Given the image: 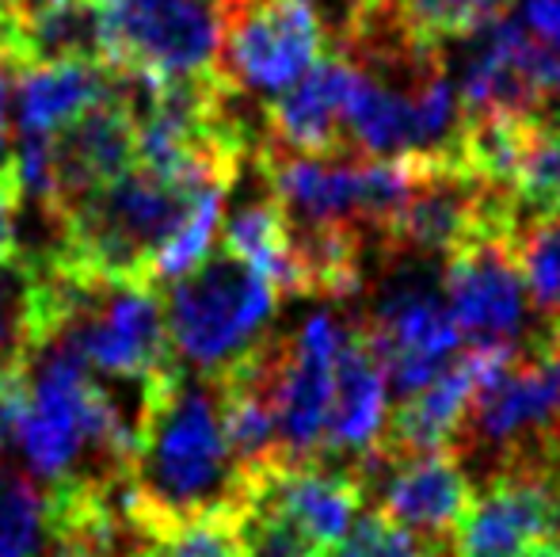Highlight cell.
<instances>
[{"label": "cell", "mask_w": 560, "mask_h": 557, "mask_svg": "<svg viewBox=\"0 0 560 557\" xmlns=\"http://www.w3.org/2000/svg\"><path fill=\"white\" fill-rule=\"evenodd\" d=\"M244 469L233 459L218 382L187 367H168L138 394V436L126 466V504L149 531L199 515L233 512Z\"/></svg>", "instance_id": "6da1fadb"}, {"label": "cell", "mask_w": 560, "mask_h": 557, "mask_svg": "<svg viewBox=\"0 0 560 557\" xmlns=\"http://www.w3.org/2000/svg\"><path fill=\"white\" fill-rule=\"evenodd\" d=\"M164 325L179 367L218 379L271 336L282 294L222 245L187 276L164 282Z\"/></svg>", "instance_id": "7a4b0ae2"}, {"label": "cell", "mask_w": 560, "mask_h": 557, "mask_svg": "<svg viewBox=\"0 0 560 557\" xmlns=\"http://www.w3.org/2000/svg\"><path fill=\"white\" fill-rule=\"evenodd\" d=\"M382 264L385 276L377 282L374 305L359 325L389 390L405 402L454 363L465 336L450 313L443 279L428 268V256L389 253Z\"/></svg>", "instance_id": "3957f363"}, {"label": "cell", "mask_w": 560, "mask_h": 557, "mask_svg": "<svg viewBox=\"0 0 560 557\" xmlns=\"http://www.w3.org/2000/svg\"><path fill=\"white\" fill-rule=\"evenodd\" d=\"M218 77L241 96H279L328 54L313 0H214Z\"/></svg>", "instance_id": "277c9868"}, {"label": "cell", "mask_w": 560, "mask_h": 557, "mask_svg": "<svg viewBox=\"0 0 560 557\" xmlns=\"http://www.w3.org/2000/svg\"><path fill=\"white\" fill-rule=\"evenodd\" d=\"M104 58L115 73L145 81H187L218 73L214 0H96Z\"/></svg>", "instance_id": "5b68a950"}, {"label": "cell", "mask_w": 560, "mask_h": 557, "mask_svg": "<svg viewBox=\"0 0 560 557\" xmlns=\"http://www.w3.org/2000/svg\"><path fill=\"white\" fill-rule=\"evenodd\" d=\"M347 321L351 317L317 310L290 336H275V428L279 462L287 466L325 462L336 405V356Z\"/></svg>", "instance_id": "8992f818"}, {"label": "cell", "mask_w": 560, "mask_h": 557, "mask_svg": "<svg viewBox=\"0 0 560 557\" xmlns=\"http://www.w3.org/2000/svg\"><path fill=\"white\" fill-rule=\"evenodd\" d=\"M457 100L465 119H549V107L560 104V50L503 15L472 35V50L457 73Z\"/></svg>", "instance_id": "52a82bcc"}, {"label": "cell", "mask_w": 560, "mask_h": 557, "mask_svg": "<svg viewBox=\"0 0 560 557\" xmlns=\"http://www.w3.org/2000/svg\"><path fill=\"white\" fill-rule=\"evenodd\" d=\"M446 260L443 290L469 348H518L530 336V298L511 253V233L485 230Z\"/></svg>", "instance_id": "ba28073f"}, {"label": "cell", "mask_w": 560, "mask_h": 557, "mask_svg": "<svg viewBox=\"0 0 560 557\" xmlns=\"http://www.w3.org/2000/svg\"><path fill=\"white\" fill-rule=\"evenodd\" d=\"M351 474L359 477L362 497H370L374 489L377 512H385L393 523L416 531V535L435 538V543H454V531L462 527L465 512L477 497L469 474H465V462L450 446L397 462L366 454L362 462H354Z\"/></svg>", "instance_id": "9c48e42d"}, {"label": "cell", "mask_w": 560, "mask_h": 557, "mask_svg": "<svg viewBox=\"0 0 560 557\" xmlns=\"http://www.w3.org/2000/svg\"><path fill=\"white\" fill-rule=\"evenodd\" d=\"M133 164H138V123L118 100L115 81L112 100L96 104L50 138V202L43 207V218H54L61 207L96 192L100 184H112Z\"/></svg>", "instance_id": "30bf717a"}, {"label": "cell", "mask_w": 560, "mask_h": 557, "mask_svg": "<svg viewBox=\"0 0 560 557\" xmlns=\"http://www.w3.org/2000/svg\"><path fill=\"white\" fill-rule=\"evenodd\" d=\"M354 61L325 54L302 81L264 104V146L294 156H347V100Z\"/></svg>", "instance_id": "8fae6325"}, {"label": "cell", "mask_w": 560, "mask_h": 557, "mask_svg": "<svg viewBox=\"0 0 560 557\" xmlns=\"http://www.w3.org/2000/svg\"><path fill=\"white\" fill-rule=\"evenodd\" d=\"M244 481L264 497H271L325 550H332L351 531L354 515L366 500L351 469H336L325 462H302V466L267 462V466L244 469Z\"/></svg>", "instance_id": "7c38bea8"}, {"label": "cell", "mask_w": 560, "mask_h": 557, "mask_svg": "<svg viewBox=\"0 0 560 557\" xmlns=\"http://www.w3.org/2000/svg\"><path fill=\"white\" fill-rule=\"evenodd\" d=\"M385 423H389V382H385L382 363L362 336L359 317H351L336 356V405L325 462H362L382 443Z\"/></svg>", "instance_id": "4fadbf2b"}, {"label": "cell", "mask_w": 560, "mask_h": 557, "mask_svg": "<svg viewBox=\"0 0 560 557\" xmlns=\"http://www.w3.org/2000/svg\"><path fill=\"white\" fill-rule=\"evenodd\" d=\"M115 69L100 61H58V66H23L15 73V135L54 138L84 112L115 96Z\"/></svg>", "instance_id": "5bb4252c"}, {"label": "cell", "mask_w": 560, "mask_h": 557, "mask_svg": "<svg viewBox=\"0 0 560 557\" xmlns=\"http://www.w3.org/2000/svg\"><path fill=\"white\" fill-rule=\"evenodd\" d=\"M503 195L515 214V230L560 218V127L553 119H534L526 127Z\"/></svg>", "instance_id": "9a60e30c"}, {"label": "cell", "mask_w": 560, "mask_h": 557, "mask_svg": "<svg viewBox=\"0 0 560 557\" xmlns=\"http://www.w3.org/2000/svg\"><path fill=\"white\" fill-rule=\"evenodd\" d=\"M233 535L241 557H328L271 497L241 485V500L233 508Z\"/></svg>", "instance_id": "2e32d148"}, {"label": "cell", "mask_w": 560, "mask_h": 557, "mask_svg": "<svg viewBox=\"0 0 560 557\" xmlns=\"http://www.w3.org/2000/svg\"><path fill=\"white\" fill-rule=\"evenodd\" d=\"M400 31L416 46L443 50L450 38H472L488 23L503 20L511 0H389Z\"/></svg>", "instance_id": "e0dca14e"}, {"label": "cell", "mask_w": 560, "mask_h": 557, "mask_svg": "<svg viewBox=\"0 0 560 557\" xmlns=\"http://www.w3.org/2000/svg\"><path fill=\"white\" fill-rule=\"evenodd\" d=\"M46 543V492L27 469L0 459V557H38Z\"/></svg>", "instance_id": "ac0fdd59"}, {"label": "cell", "mask_w": 560, "mask_h": 557, "mask_svg": "<svg viewBox=\"0 0 560 557\" xmlns=\"http://www.w3.org/2000/svg\"><path fill=\"white\" fill-rule=\"evenodd\" d=\"M518 276L526 282V298L541 321L560 325V218L534 222L511 233Z\"/></svg>", "instance_id": "d6986e66"}, {"label": "cell", "mask_w": 560, "mask_h": 557, "mask_svg": "<svg viewBox=\"0 0 560 557\" xmlns=\"http://www.w3.org/2000/svg\"><path fill=\"white\" fill-rule=\"evenodd\" d=\"M328 557H454V543L423 538L370 508V512L354 515L351 531L328 550Z\"/></svg>", "instance_id": "ffe728a7"}, {"label": "cell", "mask_w": 560, "mask_h": 557, "mask_svg": "<svg viewBox=\"0 0 560 557\" xmlns=\"http://www.w3.org/2000/svg\"><path fill=\"white\" fill-rule=\"evenodd\" d=\"M153 557H241L233 535V512L199 515L176 523L153 538Z\"/></svg>", "instance_id": "44dd1931"}, {"label": "cell", "mask_w": 560, "mask_h": 557, "mask_svg": "<svg viewBox=\"0 0 560 557\" xmlns=\"http://www.w3.org/2000/svg\"><path fill=\"white\" fill-rule=\"evenodd\" d=\"M20 210H23V195L12 169H8L0 176V268L20 256Z\"/></svg>", "instance_id": "7402d4cb"}, {"label": "cell", "mask_w": 560, "mask_h": 557, "mask_svg": "<svg viewBox=\"0 0 560 557\" xmlns=\"http://www.w3.org/2000/svg\"><path fill=\"white\" fill-rule=\"evenodd\" d=\"M526 27L560 50V0H523Z\"/></svg>", "instance_id": "603a6c76"}, {"label": "cell", "mask_w": 560, "mask_h": 557, "mask_svg": "<svg viewBox=\"0 0 560 557\" xmlns=\"http://www.w3.org/2000/svg\"><path fill=\"white\" fill-rule=\"evenodd\" d=\"M58 4H69V0H4V12L12 15V20H27V15H38Z\"/></svg>", "instance_id": "cb8c5ba5"}, {"label": "cell", "mask_w": 560, "mask_h": 557, "mask_svg": "<svg viewBox=\"0 0 560 557\" xmlns=\"http://www.w3.org/2000/svg\"><path fill=\"white\" fill-rule=\"evenodd\" d=\"M523 557H560V538H541V543H534Z\"/></svg>", "instance_id": "d4e9b609"}, {"label": "cell", "mask_w": 560, "mask_h": 557, "mask_svg": "<svg viewBox=\"0 0 560 557\" xmlns=\"http://www.w3.org/2000/svg\"><path fill=\"white\" fill-rule=\"evenodd\" d=\"M12 169V141H8V135L0 130V176Z\"/></svg>", "instance_id": "484cf974"}, {"label": "cell", "mask_w": 560, "mask_h": 557, "mask_svg": "<svg viewBox=\"0 0 560 557\" xmlns=\"http://www.w3.org/2000/svg\"><path fill=\"white\" fill-rule=\"evenodd\" d=\"M0 58H4V54H0Z\"/></svg>", "instance_id": "4316f807"}, {"label": "cell", "mask_w": 560, "mask_h": 557, "mask_svg": "<svg viewBox=\"0 0 560 557\" xmlns=\"http://www.w3.org/2000/svg\"><path fill=\"white\" fill-rule=\"evenodd\" d=\"M557 127H560V123H557Z\"/></svg>", "instance_id": "83f0119b"}]
</instances>
